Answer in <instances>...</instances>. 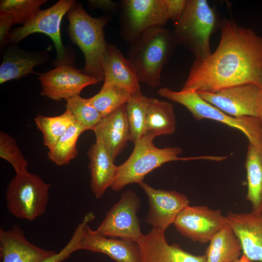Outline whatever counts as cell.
<instances>
[{
  "label": "cell",
  "mask_w": 262,
  "mask_h": 262,
  "mask_svg": "<svg viewBox=\"0 0 262 262\" xmlns=\"http://www.w3.org/2000/svg\"><path fill=\"white\" fill-rule=\"evenodd\" d=\"M0 157L11 164L16 174L28 171V161L23 156L16 140L3 131L0 132Z\"/></svg>",
  "instance_id": "1f68e13d"
},
{
  "label": "cell",
  "mask_w": 262,
  "mask_h": 262,
  "mask_svg": "<svg viewBox=\"0 0 262 262\" xmlns=\"http://www.w3.org/2000/svg\"><path fill=\"white\" fill-rule=\"evenodd\" d=\"M256 118L259 121L262 126V87H261L260 89L258 112Z\"/></svg>",
  "instance_id": "d590c367"
},
{
  "label": "cell",
  "mask_w": 262,
  "mask_h": 262,
  "mask_svg": "<svg viewBox=\"0 0 262 262\" xmlns=\"http://www.w3.org/2000/svg\"><path fill=\"white\" fill-rule=\"evenodd\" d=\"M75 121L74 116L67 110L59 115L47 116L38 115L34 118L37 128L43 134L44 145L49 150L54 147L59 138Z\"/></svg>",
  "instance_id": "83f0119b"
},
{
  "label": "cell",
  "mask_w": 262,
  "mask_h": 262,
  "mask_svg": "<svg viewBox=\"0 0 262 262\" xmlns=\"http://www.w3.org/2000/svg\"><path fill=\"white\" fill-rule=\"evenodd\" d=\"M87 155L89 159L91 189L95 196L100 198L111 187L117 166L115 165L114 161L104 145L99 141L96 140Z\"/></svg>",
  "instance_id": "44dd1931"
},
{
  "label": "cell",
  "mask_w": 262,
  "mask_h": 262,
  "mask_svg": "<svg viewBox=\"0 0 262 262\" xmlns=\"http://www.w3.org/2000/svg\"><path fill=\"white\" fill-rule=\"evenodd\" d=\"M45 0H2L0 2V31L8 34L15 24L24 25L40 10Z\"/></svg>",
  "instance_id": "cb8c5ba5"
},
{
  "label": "cell",
  "mask_w": 262,
  "mask_h": 262,
  "mask_svg": "<svg viewBox=\"0 0 262 262\" xmlns=\"http://www.w3.org/2000/svg\"><path fill=\"white\" fill-rule=\"evenodd\" d=\"M219 44L205 59L195 60L181 91L213 93L242 85L262 87V36L223 19Z\"/></svg>",
  "instance_id": "6da1fadb"
},
{
  "label": "cell",
  "mask_w": 262,
  "mask_h": 262,
  "mask_svg": "<svg viewBox=\"0 0 262 262\" xmlns=\"http://www.w3.org/2000/svg\"><path fill=\"white\" fill-rule=\"evenodd\" d=\"M50 186L37 174H16L5 192L8 211L17 218L30 221L42 216L49 200Z\"/></svg>",
  "instance_id": "8992f818"
},
{
  "label": "cell",
  "mask_w": 262,
  "mask_h": 262,
  "mask_svg": "<svg viewBox=\"0 0 262 262\" xmlns=\"http://www.w3.org/2000/svg\"><path fill=\"white\" fill-rule=\"evenodd\" d=\"M67 18L69 36L82 50L85 58L82 72L99 82L104 81L103 62L107 44L103 29L109 17H92L81 4L75 2L67 13Z\"/></svg>",
  "instance_id": "7a4b0ae2"
},
{
  "label": "cell",
  "mask_w": 262,
  "mask_h": 262,
  "mask_svg": "<svg viewBox=\"0 0 262 262\" xmlns=\"http://www.w3.org/2000/svg\"><path fill=\"white\" fill-rule=\"evenodd\" d=\"M132 94L115 85H103L100 91L89 100L104 117L127 103Z\"/></svg>",
  "instance_id": "f1b7e54d"
},
{
  "label": "cell",
  "mask_w": 262,
  "mask_h": 262,
  "mask_svg": "<svg viewBox=\"0 0 262 262\" xmlns=\"http://www.w3.org/2000/svg\"><path fill=\"white\" fill-rule=\"evenodd\" d=\"M56 252L31 243L17 225L7 230L0 228L1 262H40Z\"/></svg>",
  "instance_id": "2e32d148"
},
{
  "label": "cell",
  "mask_w": 262,
  "mask_h": 262,
  "mask_svg": "<svg viewBox=\"0 0 262 262\" xmlns=\"http://www.w3.org/2000/svg\"><path fill=\"white\" fill-rule=\"evenodd\" d=\"M128 59L139 82L155 88L161 84L162 69L176 45L173 33L164 27L151 28L132 41Z\"/></svg>",
  "instance_id": "3957f363"
},
{
  "label": "cell",
  "mask_w": 262,
  "mask_h": 262,
  "mask_svg": "<svg viewBox=\"0 0 262 262\" xmlns=\"http://www.w3.org/2000/svg\"><path fill=\"white\" fill-rule=\"evenodd\" d=\"M92 6L103 9L111 10L116 7V3L109 0H89Z\"/></svg>",
  "instance_id": "e575fe53"
},
{
  "label": "cell",
  "mask_w": 262,
  "mask_h": 262,
  "mask_svg": "<svg viewBox=\"0 0 262 262\" xmlns=\"http://www.w3.org/2000/svg\"><path fill=\"white\" fill-rule=\"evenodd\" d=\"M86 131L83 126L75 121L59 138L54 147L49 150V159L59 166L68 164L78 154L77 141L81 134Z\"/></svg>",
  "instance_id": "4316f807"
},
{
  "label": "cell",
  "mask_w": 262,
  "mask_h": 262,
  "mask_svg": "<svg viewBox=\"0 0 262 262\" xmlns=\"http://www.w3.org/2000/svg\"><path fill=\"white\" fill-rule=\"evenodd\" d=\"M41 94L52 100L59 101L80 95L86 86L99 82L84 74L70 65L56 66L53 69L39 74Z\"/></svg>",
  "instance_id": "7c38bea8"
},
{
  "label": "cell",
  "mask_w": 262,
  "mask_h": 262,
  "mask_svg": "<svg viewBox=\"0 0 262 262\" xmlns=\"http://www.w3.org/2000/svg\"><path fill=\"white\" fill-rule=\"evenodd\" d=\"M227 224L226 216L219 210L205 206L190 205L180 212L173 223L182 235L200 243L209 242Z\"/></svg>",
  "instance_id": "8fae6325"
},
{
  "label": "cell",
  "mask_w": 262,
  "mask_h": 262,
  "mask_svg": "<svg viewBox=\"0 0 262 262\" xmlns=\"http://www.w3.org/2000/svg\"><path fill=\"white\" fill-rule=\"evenodd\" d=\"M126 103L103 117L93 131L96 140L100 141L115 161L130 141V130L128 120Z\"/></svg>",
  "instance_id": "ac0fdd59"
},
{
  "label": "cell",
  "mask_w": 262,
  "mask_h": 262,
  "mask_svg": "<svg viewBox=\"0 0 262 262\" xmlns=\"http://www.w3.org/2000/svg\"><path fill=\"white\" fill-rule=\"evenodd\" d=\"M158 93L161 97L184 106L196 120L208 119L220 122L241 131L248 142L255 146L262 144V126L255 117L229 115L203 99L196 92L176 91L164 87Z\"/></svg>",
  "instance_id": "52a82bcc"
},
{
  "label": "cell",
  "mask_w": 262,
  "mask_h": 262,
  "mask_svg": "<svg viewBox=\"0 0 262 262\" xmlns=\"http://www.w3.org/2000/svg\"><path fill=\"white\" fill-rule=\"evenodd\" d=\"M103 253L116 262H141L136 242L103 236L96 230L86 228L80 244V250Z\"/></svg>",
  "instance_id": "d6986e66"
},
{
  "label": "cell",
  "mask_w": 262,
  "mask_h": 262,
  "mask_svg": "<svg viewBox=\"0 0 262 262\" xmlns=\"http://www.w3.org/2000/svg\"><path fill=\"white\" fill-rule=\"evenodd\" d=\"M104 85H115L131 94L141 92L136 71L130 60L114 45H108L103 62Z\"/></svg>",
  "instance_id": "ffe728a7"
},
{
  "label": "cell",
  "mask_w": 262,
  "mask_h": 262,
  "mask_svg": "<svg viewBox=\"0 0 262 262\" xmlns=\"http://www.w3.org/2000/svg\"><path fill=\"white\" fill-rule=\"evenodd\" d=\"M148 102L149 98L139 92L132 94L126 103L130 141L134 144L144 134Z\"/></svg>",
  "instance_id": "f546056e"
},
{
  "label": "cell",
  "mask_w": 262,
  "mask_h": 262,
  "mask_svg": "<svg viewBox=\"0 0 262 262\" xmlns=\"http://www.w3.org/2000/svg\"><path fill=\"white\" fill-rule=\"evenodd\" d=\"M44 55L11 48L5 52L0 66V83L18 79L33 73L35 66L42 63Z\"/></svg>",
  "instance_id": "7402d4cb"
},
{
  "label": "cell",
  "mask_w": 262,
  "mask_h": 262,
  "mask_svg": "<svg viewBox=\"0 0 262 262\" xmlns=\"http://www.w3.org/2000/svg\"><path fill=\"white\" fill-rule=\"evenodd\" d=\"M226 217L240 241L243 254L253 262H262V213L229 212Z\"/></svg>",
  "instance_id": "e0dca14e"
},
{
  "label": "cell",
  "mask_w": 262,
  "mask_h": 262,
  "mask_svg": "<svg viewBox=\"0 0 262 262\" xmlns=\"http://www.w3.org/2000/svg\"><path fill=\"white\" fill-rule=\"evenodd\" d=\"M140 205V199L134 192L125 191L106 213L96 230L108 237H118L136 243L143 235L137 215Z\"/></svg>",
  "instance_id": "9c48e42d"
},
{
  "label": "cell",
  "mask_w": 262,
  "mask_h": 262,
  "mask_svg": "<svg viewBox=\"0 0 262 262\" xmlns=\"http://www.w3.org/2000/svg\"><path fill=\"white\" fill-rule=\"evenodd\" d=\"M156 137L145 133L135 143L129 158L116 166L115 176L110 188L115 191L131 183L139 184L145 176L163 164L177 160L197 159L198 157L180 158L182 151L180 147L159 148L153 144Z\"/></svg>",
  "instance_id": "5b68a950"
},
{
  "label": "cell",
  "mask_w": 262,
  "mask_h": 262,
  "mask_svg": "<svg viewBox=\"0 0 262 262\" xmlns=\"http://www.w3.org/2000/svg\"><path fill=\"white\" fill-rule=\"evenodd\" d=\"M165 231L152 228L136 242L141 262H206V255H195L177 244H169Z\"/></svg>",
  "instance_id": "9a60e30c"
},
{
  "label": "cell",
  "mask_w": 262,
  "mask_h": 262,
  "mask_svg": "<svg viewBox=\"0 0 262 262\" xmlns=\"http://www.w3.org/2000/svg\"><path fill=\"white\" fill-rule=\"evenodd\" d=\"M66 100V110L71 113L76 122L83 126L87 131H93L103 118L88 98L78 95Z\"/></svg>",
  "instance_id": "4dcf8cb0"
},
{
  "label": "cell",
  "mask_w": 262,
  "mask_h": 262,
  "mask_svg": "<svg viewBox=\"0 0 262 262\" xmlns=\"http://www.w3.org/2000/svg\"><path fill=\"white\" fill-rule=\"evenodd\" d=\"M218 25L216 12L207 0H187L172 33L176 45L188 49L195 60H202L212 53L210 38Z\"/></svg>",
  "instance_id": "277c9868"
},
{
  "label": "cell",
  "mask_w": 262,
  "mask_h": 262,
  "mask_svg": "<svg viewBox=\"0 0 262 262\" xmlns=\"http://www.w3.org/2000/svg\"><path fill=\"white\" fill-rule=\"evenodd\" d=\"M75 2L73 0H60L49 8L39 10L27 23L12 31L8 41L17 43L32 33L45 34L51 39L55 47V66L70 65V56L62 42L60 28L63 16Z\"/></svg>",
  "instance_id": "ba28073f"
},
{
  "label": "cell",
  "mask_w": 262,
  "mask_h": 262,
  "mask_svg": "<svg viewBox=\"0 0 262 262\" xmlns=\"http://www.w3.org/2000/svg\"><path fill=\"white\" fill-rule=\"evenodd\" d=\"M95 215L93 212L86 213L77 226L71 238L66 245L58 252L40 262H62L73 252L80 250V244L84 233L89 224L94 220Z\"/></svg>",
  "instance_id": "d6a6232c"
},
{
  "label": "cell",
  "mask_w": 262,
  "mask_h": 262,
  "mask_svg": "<svg viewBox=\"0 0 262 262\" xmlns=\"http://www.w3.org/2000/svg\"><path fill=\"white\" fill-rule=\"evenodd\" d=\"M233 262H253V261L249 260L245 255L243 254L241 257Z\"/></svg>",
  "instance_id": "8d00e7d4"
},
{
  "label": "cell",
  "mask_w": 262,
  "mask_h": 262,
  "mask_svg": "<svg viewBox=\"0 0 262 262\" xmlns=\"http://www.w3.org/2000/svg\"><path fill=\"white\" fill-rule=\"evenodd\" d=\"M206 250V262H233L242 252L239 240L227 224L210 240Z\"/></svg>",
  "instance_id": "d4e9b609"
},
{
  "label": "cell",
  "mask_w": 262,
  "mask_h": 262,
  "mask_svg": "<svg viewBox=\"0 0 262 262\" xmlns=\"http://www.w3.org/2000/svg\"><path fill=\"white\" fill-rule=\"evenodd\" d=\"M245 166L247 191L246 199L252 206L251 212L262 213V145L248 142Z\"/></svg>",
  "instance_id": "603a6c76"
},
{
  "label": "cell",
  "mask_w": 262,
  "mask_h": 262,
  "mask_svg": "<svg viewBox=\"0 0 262 262\" xmlns=\"http://www.w3.org/2000/svg\"><path fill=\"white\" fill-rule=\"evenodd\" d=\"M168 20L174 24L181 17L186 5L187 0H166Z\"/></svg>",
  "instance_id": "836d02e7"
},
{
  "label": "cell",
  "mask_w": 262,
  "mask_h": 262,
  "mask_svg": "<svg viewBox=\"0 0 262 262\" xmlns=\"http://www.w3.org/2000/svg\"><path fill=\"white\" fill-rule=\"evenodd\" d=\"M260 89L258 86L246 84L213 93L197 94L203 99L229 115L256 118Z\"/></svg>",
  "instance_id": "4fadbf2b"
},
{
  "label": "cell",
  "mask_w": 262,
  "mask_h": 262,
  "mask_svg": "<svg viewBox=\"0 0 262 262\" xmlns=\"http://www.w3.org/2000/svg\"><path fill=\"white\" fill-rule=\"evenodd\" d=\"M121 3L123 33L131 42L151 28L164 27L168 20L166 0H125Z\"/></svg>",
  "instance_id": "30bf717a"
},
{
  "label": "cell",
  "mask_w": 262,
  "mask_h": 262,
  "mask_svg": "<svg viewBox=\"0 0 262 262\" xmlns=\"http://www.w3.org/2000/svg\"><path fill=\"white\" fill-rule=\"evenodd\" d=\"M176 119L172 103L157 98H149L145 133L155 137L174 133Z\"/></svg>",
  "instance_id": "484cf974"
},
{
  "label": "cell",
  "mask_w": 262,
  "mask_h": 262,
  "mask_svg": "<svg viewBox=\"0 0 262 262\" xmlns=\"http://www.w3.org/2000/svg\"><path fill=\"white\" fill-rule=\"evenodd\" d=\"M139 185L147 196L149 211L145 222L152 228L165 229L174 222L180 212L189 205L183 194L175 191L154 188L144 181Z\"/></svg>",
  "instance_id": "5bb4252c"
}]
</instances>
